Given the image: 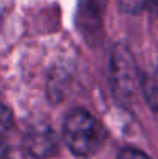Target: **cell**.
I'll return each mask as SVG.
<instances>
[{"mask_svg": "<svg viewBox=\"0 0 158 159\" xmlns=\"http://www.w3.org/2000/svg\"><path fill=\"white\" fill-rule=\"evenodd\" d=\"M105 139V128L89 111L76 108L67 114L64 120V141L76 156H93L104 145Z\"/></svg>", "mask_w": 158, "mask_h": 159, "instance_id": "cell-1", "label": "cell"}, {"mask_svg": "<svg viewBox=\"0 0 158 159\" xmlns=\"http://www.w3.org/2000/svg\"><path fill=\"white\" fill-rule=\"evenodd\" d=\"M147 6H149L154 12L158 14V0H147Z\"/></svg>", "mask_w": 158, "mask_h": 159, "instance_id": "cell-9", "label": "cell"}, {"mask_svg": "<svg viewBox=\"0 0 158 159\" xmlns=\"http://www.w3.org/2000/svg\"><path fill=\"white\" fill-rule=\"evenodd\" d=\"M141 93L154 111H158V70L141 76Z\"/></svg>", "mask_w": 158, "mask_h": 159, "instance_id": "cell-5", "label": "cell"}, {"mask_svg": "<svg viewBox=\"0 0 158 159\" xmlns=\"http://www.w3.org/2000/svg\"><path fill=\"white\" fill-rule=\"evenodd\" d=\"M118 3H119L121 11L136 14L147 5V0H118Z\"/></svg>", "mask_w": 158, "mask_h": 159, "instance_id": "cell-7", "label": "cell"}, {"mask_svg": "<svg viewBox=\"0 0 158 159\" xmlns=\"http://www.w3.org/2000/svg\"><path fill=\"white\" fill-rule=\"evenodd\" d=\"M25 147L30 155L34 158H47L53 155L57 148V139L51 130L44 128V130H33L26 138H25Z\"/></svg>", "mask_w": 158, "mask_h": 159, "instance_id": "cell-4", "label": "cell"}, {"mask_svg": "<svg viewBox=\"0 0 158 159\" xmlns=\"http://www.w3.org/2000/svg\"><path fill=\"white\" fill-rule=\"evenodd\" d=\"M116 159H151L146 153L136 150V148H122L119 153H118V158Z\"/></svg>", "mask_w": 158, "mask_h": 159, "instance_id": "cell-8", "label": "cell"}, {"mask_svg": "<svg viewBox=\"0 0 158 159\" xmlns=\"http://www.w3.org/2000/svg\"><path fill=\"white\" fill-rule=\"evenodd\" d=\"M105 6L107 0H78L76 28L82 39L92 47H98L103 42Z\"/></svg>", "mask_w": 158, "mask_h": 159, "instance_id": "cell-3", "label": "cell"}, {"mask_svg": "<svg viewBox=\"0 0 158 159\" xmlns=\"http://www.w3.org/2000/svg\"><path fill=\"white\" fill-rule=\"evenodd\" d=\"M110 90L118 105L130 108L138 91H141V76L130 50L118 43L110 54Z\"/></svg>", "mask_w": 158, "mask_h": 159, "instance_id": "cell-2", "label": "cell"}, {"mask_svg": "<svg viewBox=\"0 0 158 159\" xmlns=\"http://www.w3.org/2000/svg\"><path fill=\"white\" fill-rule=\"evenodd\" d=\"M14 124V117H12V111L0 102V134L9 131L12 128Z\"/></svg>", "mask_w": 158, "mask_h": 159, "instance_id": "cell-6", "label": "cell"}]
</instances>
